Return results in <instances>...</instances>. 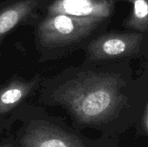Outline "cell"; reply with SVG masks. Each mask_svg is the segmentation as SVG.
Here are the masks:
<instances>
[{"instance_id":"obj_9","label":"cell","mask_w":148,"mask_h":147,"mask_svg":"<svg viewBox=\"0 0 148 147\" xmlns=\"http://www.w3.org/2000/svg\"><path fill=\"white\" fill-rule=\"evenodd\" d=\"M0 147H10V146H0Z\"/></svg>"},{"instance_id":"obj_6","label":"cell","mask_w":148,"mask_h":147,"mask_svg":"<svg viewBox=\"0 0 148 147\" xmlns=\"http://www.w3.org/2000/svg\"><path fill=\"white\" fill-rule=\"evenodd\" d=\"M113 8L111 0H46L40 13L106 19Z\"/></svg>"},{"instance_id":"obj_3","label":"cell","mask_w":148,"mask_h":147,"mask_svg":"<svg viewBox=\"0 0 148 147\" xmlns=\"http://www.w3.org/2000/svg\"><path fill=\"white\" fill-rule=\"evenodd\" d=\"M21 145L23 147H85L79 137L47 120H31Z\"/></svg>"},{"instance_id":"obj_7","label":"cell","mask_w":148,"mask_h":147,"mask_svg":"<svg viewBox=\"0 0 148 147\" xmlns=\"http://www.w3.org/2000/svg\"><path fill=\"white\" fill-rule=\"evenodd\" d=\"M132 11L124 25L136 32H148V0H130Z\"/></svg>"},{"instance_id":"obj_1","label":"cell","mask_w":148,"mask_h":147,"mask_svg":"<svg viewBox=\"0 0 148 147\" xmlns=\"http://www.w3.org/2000/svg\"><path fill=\"white\" fill-rule=\"evenodd\" d=\"M124 81L120 75L88 68H68L43 77L40 101L64 108L82 125H97L111 119L124 101Z\"/></svg>"},{"instance_id":"obj_4","label":"cell","mask_w":148,"mask_h":147,"mask_svg":"<svg viewBox=\"0 0 148 147\" xmlns=\"http://www.w3.org/2000/svg\"><path fill=\"white\" fill-rule=\"evenodd\" d=\"M46 0H6L0 3V48L7 36L18 27H33Z\"/></svg>"},{"instance_id":"obj_2","label":"cell","mask_w":148,"mask_h":147,"mask_svg":"<svg viewBox=\"0 0 148 147\" xmlns=\"http://www.w3.org/2000/svg\"><path fill=\"white\" fill-rule=\"evenodd\" d=\"M142 40V33L136 31L97 36L86 44L85 62H98L132 55L139 50Z\"/></svg>"},{"instance_id":"obj_5","label":"cell","mask_w":148,"mask_h":147,"mask_svg":"<svg viewBox=\"0 0 148 147\" xmlns=\"http://www.w3.org/2000/svg\"><path fill=\"white\" fill-rule=\"evenodd\" d=\"M43 77L38 73L30 78L14 75L3 83L0 86V116L22 107L26 100L39 90Z\"/></svg>"},{"instance_id":"obj_8","label":"cell","mask_w":148,"mask_h":147,"mask_svg":"<svg viewBox=\"0 0 148 147\" xmlns=\"http://www.w3.org/2000/svg\"><path fill=\"white\" fill-rule=\"evenodd\" d=\"M142 123H143V126H144V129L145 131L148 133V101L147 105H146V108H145V111H144V114H143V120H142Z\"/></svg>"}]
</instances>
